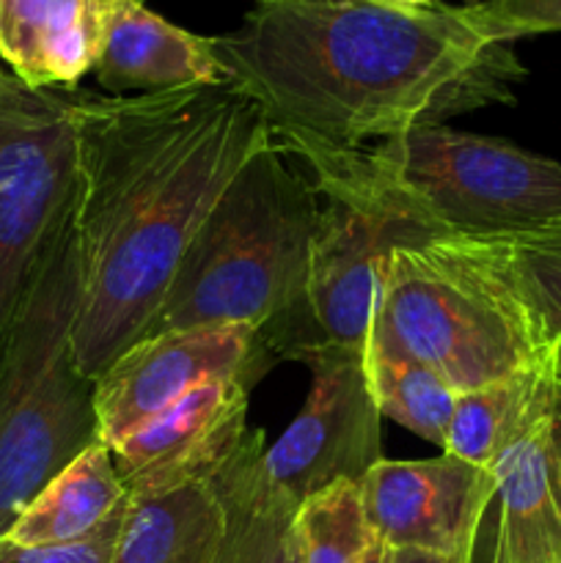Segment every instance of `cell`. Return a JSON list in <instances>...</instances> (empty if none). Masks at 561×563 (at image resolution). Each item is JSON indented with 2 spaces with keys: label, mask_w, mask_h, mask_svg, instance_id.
Here are the masks:
<instances>
[{
  "label": "cell",
  "mask_w": 561,
  "mask_h": 563,
  "mask_svg": "<svg viewBox=\"0 0 561 563\" xmlns=\"http://www.w3.org/2000/svg\"><path fill=\"white\" fill-rule=\"evenodd\" d=\"M75 113L72 355L97 379L143 339L209 209L273 135L262 108L231 82L130 97L77 88Z\"/></svg>",
  "instance_id": "1"
},
{
  "label": "cell",
  "mask_w": 561,
  "mask_h": 563,
  "mask_svg": "<svg viewBox=\"0 0 561 563\" xmlns=\"http://www.w3.org/2000/svg\"><path fill=\"white\" fill-rule=\"evenodd\" d=\"M212 47L273 135L341 148L509 104L526 80L515 44L490 38L465 5L438 0L256 3Z\"/></svg>",
  "instance_id": "2"
},
{
  "label": "cell",
  "mask_w": 561,
  "mask_h": 563,
  "mask_svg": "<svg viewBox=\"0 0 561 563\" xmlns=\"http://www.w3.org/2000/svg\"><path fill=\"white\" fill-rule=\"evenodd\" d=\"M317 190L270 141L231 179L187 245L146 335L201 324H253L275 357L314 350L306 311Z\"/></svg>",
  "instance_id": "3"
},
{
  "label": "cell",
  "mask_w": 561,
  "mask_h": 563,
  "mask_svg": "<svg viewBox=\"0 0 561 563\" xmlns=\"http://www.w3.org/2000/svg\"><path fill=\"white\" fill-rule=\"evenodd\" d=\"M369 339L424 363L457 394L548 357L484 242L460 236H432L385 256Z\"/></svg>",
  "instance_id": "4"
},
{
  "label": "cell",
  "mask_w": 561,
  "mask_h": 563,
  "mask_svg": "<svg viewBox=\"0 0 561 563\" xmlns=\"http://www.w3.org/2000/svg\"><path fill=\"white\" fill-rule=\"evenodd\" d=\"M306 141L432 236L504 240L561 225V163L504 137L438 124L363 148Z\"/></svg>",
  "instance_id": "5"
},
{
  "label": "cell",
  "mask_w": 561,
  "mask_h": 563,
  "mask_svg": "<svg viewBox=\"0 0 561 563\" xmlns=\"http://www.w3.org/2000/svg\"><path fill=\"white\" fill-rule=\"evenodd\" d=\"M77 306L80 256L72 214L0 357V537L72 460L99 443L94 379L72 355Z\"/></svg>",
  "instance_id": "6"
},
{
  "label": "cell",
  "mask_w": 561,
  "mask_h": 563,
  "mask_svg": "<svg viewBox=\"0 0 561 563\" xmlns=\"http://www.w3.org/2000/svg\"><path fill=\"white\" fill-rule=\"evenodd\" d=\"M77 88L28 86L0 69V357L75 214Z\"/></svg>",
  "instance_id": "7"
},
{
  "label": "cell",
  "mask_w": 561,
  "mask_h": 563,
  "mask_svg": "<svg viewBox=\"0 0 561 563\" xmlns=\"http://www.w3.org/2000/svg\"><path fill=\"white\" fill-rule=\"evenodd\" d=\"M273 141L306 165L308 181L317 196H324L306 291V311L317 346L366 352L385 256L399 245L432 240V234L380 201L317 143L292 135Z\"/></svg>",
  "instance_id": "8"
},
{
  "label": "cell",
  "mask_w": 561,
  "mask_h": 563,
  "mask_svg": "<svg viewBox=\"0 0 561 563\" xmlns=\"http://www.w3.org/2000/svg\"><path fill=\"white\" fill-rule=\"evenodd\" d=\"M275 361L253 324H201L146 335L94 379L99 443L116 449L204 383L234 379L253 388Z\"/></svg>",
  "instance_id": "9"
},
{
  "label": "cell",
  "mask_w": 561,
  "mask_h": 563,
  "mask_svg": "<svg viewBox=\"0 0 561 563\" xmlns=\"http://www.w3.org/2000/svg\"><path fill=\"white\" fill-rule=\"evenodd\" d=\"M297 361L311 368V394L278 443L264 449V473L302 504L336 484H361L385 456L363 352L314 346Z\"/></svg>",
  "instance_id": "10"
},
{
  "label": "cell",
  "mask_w": 561,
  "mask_h": 563,
  "mask_svg": "<svg viewBox=\"0 0 561 563\" xmlns=\"http://www.w3.org/2000/svg\"><path fill=\"white\" fill-rule=\"evenodd\" d=\"M361 500L374 539L391 550L473 555L493 500V473L457 456L380 460L363 476Z\"/></svg>",
  "instance_id": "11"
},
{
  "label": "cell",
  "mask_w": 561,
  "mask_h": 563,
  "mask_svg": "<svg viewBox=\"0 0 561 563\" xmlns=\"http://www.w3.org/2000/svg\"><path fill=\"white\" fill-rule=\"evenodd\" d=\"M248 396L245 383H204L110 449L127 495L209 482L245 438Z\"/></svg>",
  "instance_id": "12"
},
{
  "label": "cell",
  "mask_w": 561,
  "mask_h": 563,
  "mask_svg": "<svg viewBox=\"0 0 561 563\" xmlns=\"http://www.w3.org/2000/svg\"><path fill=\"white\" fill-rule=\"evenodd\" d=\"M556 377L520 432L495 456V493L479 528L484 563H561V462L553 440Z\"/></svg>",
  "instance_id": "13"
},
{
  "label": "cell",
  "mask_w": 561,
  "mask_h": 563,
  "mask_svg": "<svg viewBox=\"0 0 561 563\" xmlns=\"http://www.w3.org/2000/svg\"><path fill=\"white\" fill-rule=\"evenodd\" d=\"M94 71L110 97L229 82L212 38L163 20L141 0L102 3V42Z\"/></svg>",
  "instance_id": "14"
},
{
  "label": "cell",
  "mask_w": 561,
  "mask_h": 563,
  "mask_svg": "<svg viewBox=\"0 0 561 563\" xmlns=\"http://www.w3.org/2000/svg\"><path fill=\"white\" fill-rule=\"evenodd\" d=\"M223 506V539L212 563H302L300 504L264 473V432L248 429L209 478Z\"/></svg>",
  "instance_id": "15"
},
{
  "label": "cell",
  "mask_w": 561,
  "mask_h": 563,
  "mask_svg": "<svg viewBox=\"0 0 561 563\" xmlns=\"http://www.w3.org/2000/svg\"><path fill=\"white\" fill-rule=\"evenodd\" d=\"M105 0H0V58L36 88H77L102 42Z\"/></svg>",
  "instance_id": "16"
},
{
  "label": "cell",
  "mask_w": 561,
  "mask_h": 563,
  "mask_svg": "<svg viewBox=\"0 0 561 563\" xmlns=\"http://www.w3.org/2000/svg\"><path fill=\"white\" fill-rule=\"evenodd\" d=\"M223 526V506L209 482L127 498L110 563H212Z\"/></svg>",
  "instance_id": "17"
},
{
  "label": "cell",
  "mask_w": 561,
  "mask_h": 563,
  "mask_svg": "<svg viewBox=\"0 0 561 563\" xmlns=\"http://www.w3.org/2000/svg\"><path fill=\"white\" fill-rule=\"evenodd\" d=\"M113 451L97 443L72 460L31 504L3 539L25 548L86 539L127 504Z\"/></svg>",
  "instance_id": "18"
},
{
  "label": "cell",
  "mask_w": 561,
  "mask_h": 563,
  "mask_svg": "<svg viewBox=\"0 0 561 563\" xmlns=\"http://www.w3.org/2000/svg\"><path fill=\"white\" fill-rule=\"evenodd\" d=\"M553 379L550 357L528 372L457 394L443 451L490 471L504 445L520 432Z\"/></svg>",
  "instance_id": "19"
},
{
  "label": "cell",
  "mask_w": 561,
  "mask_h": 563,
  "mask_svg": "<svg viewBox=\"0 0 561 563\" xmlns=\"http://www.w3.org/2000/svg\"><path fill=\"white\" fill-rule=\"evenodd\" d=\"M363 363H366V383L380 416L402 423L427 443L443 449L457 390L432 368L383 341L366 339Z\"/></svg>",
  "instance_id": "20"
},
{
  "label": "cell",
  "mask_w": 561,
  "mask_h": 563,
  "mask_svg": "<svg viewBox=\"0 0 561 563\" xmlns=\"http://www.w3.org/2000/svg\"><path fill=\"white\" fill-rule=\"evenodd\" d=\"M482 242L526 308L561 383V225Z\"/></svg>",
  "instance_id": "21"
},
{
  "label": "cell",
  "mask_w": 561,
  "mask_h": 563,
  "mask_svg": "<svg viewBox=\"0 0 561 563\" xmlns=\"http://www.w3.org/2000/svg\"><path fill=\"white\" fill-rule=\"evenodd\" d=\"M297 522L302 563H361L374 542L358 484H336L302 500Z\"/></svg>",
  "instance_id": "22"
},
{
  "label": "cell",
  "mask_w": 561,
  "mask_h": 563,
  "mask_svg": "<svg viewBox=\"0 0 561 563\" xmlns=\"http://www.w3.org/2000/svg\"><path fill=\"white\" fill-rule=\"evenodd\" d=\"M465 9L495 42L561 33V0H471Z\"/></svg>",
  "instance_id": "23"
},
{
  "label": "cell",
  "mask_w": 561,
  "mask_h": 563,
  "mask_svg": "<svg viewBox=\"0 0 561 563\" xmlns=\"http://www.w3.org/2000/svg\"><path fill=\"white\" fill-rule=\"evenodd\" d=\"M127 504L116 511L110 520H105L91 537L77 539L66 544H14L0 537V563H110L116 542H119L121 526H124Z\"/></svg>",
  "instance_id": "24"
},
{
  "label": "cell",
  "mask_w": 561,
  "mask_h": 563,
  "mask_svg": "<svg viewBox=\"0 0 561 563\" xmlns=\"http://www.w3.org/2000/svg\"><path fill=\"white\" fill-rule=\"evenodd\" d=\"M388 563H476L473 555H435L424 550H391Z\"/></svg>",
  "instance_id": "25"
},
{
  "label": "cell",
  "mask_w": 561,
  "mask_h": 563,
  "mask_svg": "<svg viewBox=\"0 0 561 563\" xmlns=\"http://www.w3.org/2000/svg\"><path fill=\"white\" fill-rule=\"evenodd\" d=\"M556 377V374H553ZM553 440H556V451H559V462H561V383L556 379V416H553Z\"/></svg>",
  "instance_id": "26"
},
{
  "label": "cell",
  "mask_w": 561,
  "mask_h": 563,
  "mask_svg": "<svg viewBox=\"0 0 561 563\" xmlns=\"http://www.w3.org/2000/svg\"><path fill=\"white\" fill-rule=\"evenodd\" d=\"M361 563H388V548H385L380 539H374V542L369 544L366 555H363Z\"/></svg>",
  "instance_id": "27"
},
{
  "label": "cell",
  "mask_w": 561,
  "mask_h": 563,
  "mask_svg": "<svg viewBox=\"0 0 561 563\" xmlns=\"http://www.w3.org/2000/svg\"><path fill=\"white\" fill-rule=\"evenodd\" d=\"M396 3H410V5H421V3H435V0H396Z\"/></svg>",
  "instance_id": "28"
},
{
  "label": "cell",
  "mask_w": 561,
  "mask_h": 563,
  "mask_svg": "<svg viewBox=\"0 0 561 563\" xmlns=\"http://www.w3.org/2000/svg\"><path fill=\"white\" fill-rule=\"evenodd\" d=\"M256 3H286V0H256Z\"/></svg>",
  "instance_id": "29"
},
{
  "label": "cell",
  "mask_w": 561,
  "mask_h": 563,
  "mask_svg": "<svg viewBox=\"0 0 561 563\" xmlns=\"http://www.w3.org/2000/svg\"><path fill=\"white\" fill-rule=\"evenodd\" d=\"M141 3H146V0H141Z\"/></svg>",
  "instance_id": "30"
}]
</instances>
